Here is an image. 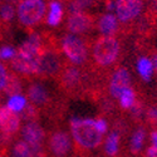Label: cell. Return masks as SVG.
Returning <instances> with one entry per match:
<instances>
[{
  "instance_id": "cell-1",
  "label": "cell",
  "mask_w": 157,
  "mask_h": 157,
  "mask_svg": "<svg viewBox=\"0 0 157 157\" xmlns=\"http://www.w3.org/2000/svg\"><path fill=\"white\" fill-rule=\"evenodd\" d=\"M45 48L43 34L32 33L28 40H25L17 50L15 56L9 62L13 72L18 73L20 77L36 78L39 69V60Z\"/></svg>"
},
{
  "instance_id": "cell-2",
  "label": "cell",
  "mask_w": 157,
  "mask_h": 157,
  "mask_svg": "<svg viewBox=\"0 0 157 157\" xmlns=\"http://www.w3.org/2000/svg\"><path fill=\"white\" fill-rule=\"evenodd\" d=\"M73 148L77 155H88L97 150L103 143V133H101L96 121L90 118H74L69 122Z\"/></svg>"
},
{
  "instance_id": "cell-3",
  "label": "cell",
  "mask_w": 157,
  "mask_h": 157,
  "mask_svg": "<svg viewBox=\"0 0 157 157\" xmlns=\"http://www.w3.org/2000/svg\"><path fill=\"white\" fill-rule=\"evenodd\" d=\"M121 43L116 36L101 35L90 44V59L92 69L99 72L114 67L120 59Z\"/></svg>"
},
{
  "instance_id": "cell-4",
  "label": "cell",
  "mask_w": 157,
  "mask_h": 157,
  "mask_svg": "<svg viewBox=\"0 0 157 157\" xmlns=\"http://www.w3.org/2000/svg\"><path fill=\"white\" fill-rule=\"evenodd\" d=\"M59 47L67 62L83 68L89 65L90 45L88 38L67 33L59 39Z\"/></svg>"
},
{
  "instance_id": "cell-5",
  "label": "cell",
  "mask_w": 157,
  "mask_h": 157,
  "mask_svg": "<svg viewBox=\"0 0 157 157\" xmlns=\"http://www.w3.org/2000/svg\"><path fill=\"white\" fill-rule=\"evenodd\" d=\"M27 98L29 99L30 104L35 106L39 111L45 112L48 116L52 117H60L62 114V106L64 103L57 101L52 96L50 90L39 82L30 83L27 88Z\"/></svg>"
},
{
  "instance_id": "cell-6",
  "label": "cell",
  "mask_w": 157,
  "mask_h": 157,
  "mask_svg": "<svg viewBox=\"0 0 157 157\" xmlns=\"http://www.w3.org/2000/svg\"><path fill=\"white\" fill-rule=\"evenodd\" d=\"M47 4L44 0H19L17 4L18 21L27 29H33L43 23Z\"/></svg>"
},
{
  "instance_id": "cell-7",
  "label": "cell",
  "mask_w": 157,
  "mask_h": 157,
  "mask_svg": "<svg viewBox=\"0 0 157 157\" xmlns=\"http://www.w3.org/2000/svg\"><path fill=\"white\" fill-rule=\"evenodd\" d=\"M45 148L52 157H68L73 150L72 136L62 128L52 129L47 137Z\"/></svg>"
},
{
  "instance_id": "cell-8",
  "label": "cell",
  "mask_w": 157,
  "mask_h": 157,
  "mask_svg": "<svg viewBox=\"0 0 157 157\" xmlns=\"http://www.w3.org/2000/svg\"><path fill=\"white\" fill-rule=\"evenodd\" d=\"M96 21L97 17L88 11L69 13L64 28L68 34L84 36L96 28Z\"/></svg>"
},
{
  "instance_id": "cell-9",
  "label": "cell",
  "mask_w": 157,
  "mask_h": 157,
  "mask_svg": "<svg viewBox=\"0 0 157 157\" xmlns=\"http://www.w3.org/2000/svg\"><path fill=\"white\" fill-rule=\"evenodd\" d=\"M143 5V0H114L116 17L121 24H129L142 14Z\"/></svg>"
},
{
  "instance_id": "cell-10",
  "label": "cell",
  "mask_w": 157,
  "mask_h": 157,
  "mask_svg": "<svg viewBox=\"0 0 157 157\" xmlns=\"http://www.w3.org/2000/svg\"><path fill=\"white\" fill-rule=\"evenodd\" d=\"M20 116L8 106H0V135L11 140L20 131Z\"/></svg>"
},
{
  "instance_id": "cell-11",
  "label": "cell",
  "mask_w": 157,
  "mask_h": 157,
  "mask_svg": "<svg viewBox=\"0 0 157 157\" xmlns=\"http://www.w3.org/2000/svg\"><path fill=\"white\" fill-rule=\"evenodd\" d=\"M127 87H131V75L128 69L124 67L116 68L111 73L107 82L108 94L112 96L113 98H118L121 92Z\"/></svg>"
},
{
  "instance_id": "cell-12",
  "label": "cell",
  "mask_w": 157,
  "mask_h": 157,
  "mask_svg": "<svg viewBox=\"0 0 157 157\" xmlns=\"http://www.w3.org/2000/svg\"><path fill=\"white\" fill-rule=\"evenodd\" d=\"M21 140L30 147H43L47 140V133L38 122H27L21 128Z\"/></svg>"
},
{
  "instance_id": "cell-13",
  "label": "cell",
  "mask_w": 157,
  "mask_h": 157,
  "mask_svg": "<svg viewBox=\"0 0 157 157\" xmlns=\"http://www.w3.org/2000/svg\"><path fill=\"white\" fill-rule=\"evenodd\" d=\"M96 28L102 35L114 36L120 32V21L112 13H106V14H102L97 18Z\"/></svg>"
},
{
  "instance_id": "cell-14",
  "label": "cell",
  "mask_w": 157,
  "mask_h": 157,
  "mask_svg": "<svg viewBox=\"0 0 157 157\" xmlns=\"http://www.w3.org/2000/svg\"><path fill=\"white\" fill-rule=\"evenodd\" d=\"M64 17V9L63 3L58 0H49V13L47 17V24L50 27H57L62 23Z\"/></svg>"
},
{
  "instance_id": "cell-15",
  "label": "cell",
  "mask_w": 157,
  "mask_h": 157,
  "mask_svg": "<svg viewBox=\"0 0 157 157\" xmlns=\"http://www.w3.org/2000/svg\"><path fill=\"white\" fill-rule=\"evenodd\" d=\"M121 135L116 131H111L104 141V152L108 157H117L120 153Z\"/></svg>"
},
{
  "instance_id": "cell-16",
  "label": "cell",
  "mask_w": 157,
  "mask_h": 157,
  "mask_svg": "<svg viewBox=\"0 0 157 157\" xmlns=\"http://www.w3.org/2000/svg\"><path fill=\"white\" fill-rule=\"evenodd\" d=\"M23 90V81L18 73L10 71V74H9V79H8V83L3 90V93L6 94V96H17V94H20Z\"/></svg>"
},
{
  "instance_id": "cell-17",
  "label": "cell",
  "mask_w": 157,
  "mask_h": 157,
  "mask_svg": "<svg viewBox=\"0 0 157 157\" xmlns=\"http://www.w3.org/2000/svg\"><path fill=\"white\" fill-rule=\"evenodd\" d=\"M117 99H118L120 107L122 109H126L127 111V109H131V108L133 107V104L137 101V94H136L135 89L132 87H127V88H124L122 90L120 97L117 98Z\"/></svg>"
},
{
  "instance_id": "cell-18",
  "label": "cell",
  "mask_w": 157,
  "mask_h": 157,
  "mask_svg": "<svg viewBox=\"0 0 157 157\" xmlns=\"http://www.w3.org/2000/svg\"><path fill=\"white\" fill-rule=\"evenodd\" d=\"M145 137H146V129L143 127H138L133 132L129 142V150L133 155H138L141 152L143 142H145Z\"/></svg>"
},
{
  "instance_id": "cell-19",
  "label": "cell",
  "mask_w": 157,
  "mask_h": 157,
  "mask_svg": "<svg viewBox=\"0 0 157 157\" xmlns=\"http://www.w3.org/2000/svg\"><path fill=\"white\" fill-rule=\"evenodd\" d=\"M137 71L142 79L148 82L153 73V65L151 59H148L147 57H140L137 60Z\"/></svg>"
},
{
  "instance_id": "cell-20",
  "label": "cell",
  "mask_w": 157,
  "mask_h": 157,
  "mask_svg": "<svg viewBox=\"0 0 157 157\" xmlns=\"http://www.w3.org/2000/svg\"><path fill=\"white\" fill-rule=\"evenodd\" d=\"M9 157H33V148L25 141L20 140L13 146L11 153Z\"/></svg>"
},
{
  "instance_id": "cell-21",
  "label": "cell",
  "mask_w": 157,
  "mask_h": 157,
  "mask_svg": "<svg viewBox=\"0 0 157 157\" xmlns=\"http://www.w3.org/2000/svg\"><path fill=\"white\" fill-rule=\"evenodd\" d=\"M15 15V9L11 4H3L2 8H0V25L4 28L8 27L10 24V21L13 20Z\"/></svg>"
},
{
  "instance_id": "cell-22",
  "label": "cell",
  "mask_w": 157,
  "mask_h": 157,
  "mask_svg": "<svg viewBox=\"0 0 157 157\" xmlns=\"http://www.w3.org/2000/svg\"><path fill=\"white\" fill-rule=\"evenodd\" d=\"M20 118L25 121V123L27 122H38L39 117H40V111H39L35 106H33V104H27L25 106V108L20 112Z\"/></svg>"
},
{
  "instance_id": "cell-23",
  "label": "cell",
  "mask_w": 157,
  "mask_h": 157,
  "mask_svg": "<svg viewBox=\"0 0 157 157\" xmlns=\"http://www.w3.org/2000/svg\"><path fill=\"white\" fill-rule=\"evenodd\" d=\"M25 106H27V98H25L24 96H21V94L13 96L8 101V107L10 109H13L14 112H17V113L21 112L25 108Z\"/></svg>"
},
{
  "instance_id": "cell-24",
  "label": "cell",
  "mask_w": 157,
  "mask_h": 157,
  "mask_svg": "<svg viewBox=\"0 0 157 157\" xmlns=\"http://www.w3.org/2000/svg\"><path fill=\"white\" fill-rule=\"evenodd\" d=\"M9 74H10V71L8 68L6 63L0 60V93H3V90H4V88L8 83Z\"/></svg>"
},
{
  "instance_id": "cell-25",
  "label": "cell",
  "mask_w": 157,
  "mask_h": 157,
  "mask_svg": "<svg viewBox=\"0 0 157 157\" xmlns=\"http://www.w3.org/2000/svg\"><path fill=\"white\" fill-rule=\"evenodd\" d=\"M145 117H146V122L151 127L157 128V106L148 107L145 112Z\"/></svg>"
},
{
  "instance_id": "cell-26",
  "label": "cell",
  "mask_w": 157,
  "mask_h": 157,
  "mask_svg": "<svg viewBox=\"0 0 157 157\" xmlns=\"http://www.w3.org/2000/svg\"><path fill=\"white\" fill-rule=\"evenodd\" d=\"M143 103L141 99H138L137 98V101H136V103L133 104V107L131 108L129 111H131V116H132V118H135V120H140L141 117H142V114H143Z\"/></svg>"
},
{
  "instance_id": "cell-27",
  "label": "cell",
  "mask_w": 157,
  "mask_h": 157,
  "mask_svg": "<svg viewBox=\"0 0 157 157\" xmlns=\"http://www.w3.org/2000/svg\"><path fill=\"white\" fill-rule=\"evenodd\" d=\"M15 56V50L13 49L11 47H9V45H4V47H2L0 48V59H2L3 62H5V60H11V58Z\"/></svg>"
},
{
  "instance_id": "cell-28",
  "label": "cell",
  "mask_w": 157,
  "mask_h": 157,
  "mask_svg": "<svg viewBox=\"0 0 157 157\" xmlns=\"http://www.w3.org/2000/svg\"><path fill=\"white\" fill-rule=\"evenodd\" d=\"M94 121H96V126H97L99 132L103 133V135L106 133L107 131H108V123H107V121L104 120V118H102V117H98V118H96Z\"/></svg>"
},
{
  "instance_id": "cell-29",
  "label": "cell",
  "mask_w": 157,
  "mask_h": 157,
  "mask_svg": "<svg viewBox=\"0 0 157 157\" xmlns=\"http://www.w3.org/2000/svg\"><path fill=\"white\" fill-rule=\"evenodd\" d=\"M145 156L146 157H157V147L153 146V145H151L150 147H147Z\"/></svg>"
},
{
  "instance_id": "cell-30",
  "label": "cell",
  "mask_w": 157,
  "mask_h": 157,
  "mask_svg": "<svg viewBox=\"0 0 157 157\" xmlns=\"http://www.w3.org/2000/svg\"><path fill=\"white\" fill-rule=\"evenodd\" d=\"M151 142L153 146L157 147V129H153L151 132Z\"/></svg>"
},
{
  "instance_id": "cell-31",
  "label": "cell",
  "mask_w": 157,
  "mask_h": 157,
  "mask_svg": "<svg viewBox=\"0 0 157 157\" xmlns=\"http://www.w3.org/2000/svg\"><path fill=\"white\" fill-rule=\"evenodd\" d=\"M151 62H152V65H153V71H155V73L157 74V52H155V53H153Z\"/></svg>"
},
{
  "instance_id": "cell-32",
  "label": "cell",
  "mask_w": 157,
  "mask_h": 157,
  "mask_svg": "<svg viewBox=\"0 0 157 157\" xmlns=\"http://www.w3.org/2000/svg\"><path fill=\"white\" fill-rule=\"evenodd\" d=\"M6 152H8V150H6V148L0 147V157H6V155H4V153H6Z\"/></svg>"
},
{
  "instance_id": "cell-33",
  "label": "cell",
  "mask_w": 157,
  "mask_h": 157,
  "mask_svg": "<svg viewBox=\"0 0 157 157\" xmlns=\"http://www.w3.org/2000/svg\"><path fill=\"white\" fill-rule=\"evenodd\" d=\"M71 157H88V155H74V156H71Z\"/></svg>"
},
{
  "instance_id": "cell-34",
  "label": "cell",
  "mask_w": 157,
  "mask_h": 157,
  "mask_svg": "<svg viewBox=\"0 0 157 157\" xmlns=\"http://www.w3.org/2000/svg\"><path fill=\"white\" fill-rule=\"evenodd\" d=\"M58 2H60V3H63V4H68L69 0H58Z\"/></svg>"
},
{
  "instance_id": "cell-35",
  "label": "cell",
  "mask_w": 157,
  "mask_h": 157,
  "mask_svg": "<svg viewBox=\"0 0 157 157\" xmlns=\"http://www.w3.org/2000/svg\"><path fill=\"white\" fill-rule=\"evenodd\" d=\"M2 33H3V28H2V27H0V34H2Z\"/></svg>"
},
{
  "instance_id": "cell-36",
  "label": "cell",
  "mask_w": 157,
  "mask_h": 157,
  "mask_svg": "<svg viewBox=\"0 0 157 157\" xmlns=\"http://www.w3.org/2000/svg\"><path fill=\"white\" fill-rule=\"evenodd\" d=\"M0 2H2V0H0Z\"/></svg>"
}]
</instances>
